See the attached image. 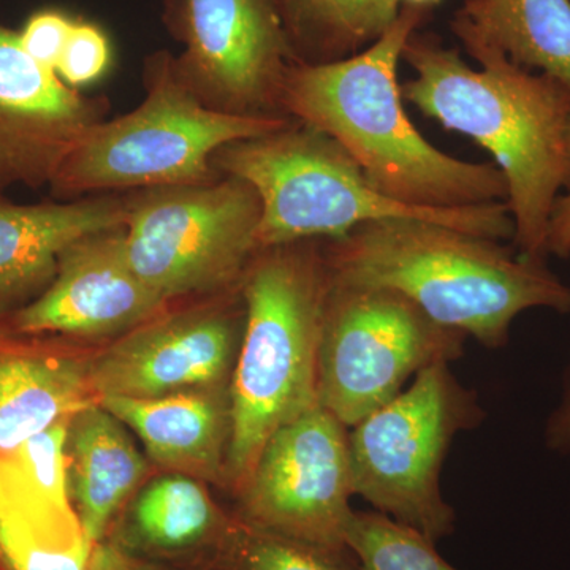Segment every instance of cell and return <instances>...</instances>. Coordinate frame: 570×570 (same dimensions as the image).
Masks as SVG:
<instances>
[{
  "mask_svg": "<svg viewBox=\"0 0 570 570\" xmlns=\"http://www.w3.org/2000/svg\"><path fill=\"white\" fill-rule=\"evenodd\" d=\"M111 62L108 37L99 26L75 20L56 73L66 85L85 86L99 80Z\"/></svg>",
  "mask_w": 570,
  "mask_h": 570,
  "instance_id": "26",
  "label": "cell"
},
{
  "mask_svg": "<svg viewBox=\"0 0 570 570\" xmlns=\"http://www.w3.org/2000/svg\"><path fill=\"white\" fill-rule=\"evenodd\" d=\"M450 28L461 43L494 48L570 91V0H463Z\"/></svg>",
  "mask_w": 570,
  "mask_h": 570,
  "instance_id": "21",
  "label": "cell"
},
{
  "mask_svg": "<svg viewBox=\"0 0 570 570\" xmlns=\"http://www.w3.org/2000/svg\"><path fill=\"white\" fill-rule=\"evenodd\" d=\"M463 47L480 63L479 70L434 33H412L401 59L415 77L401 86L404 100L491 154L508 183L505 204L519 254L547 264L551 213L561 190L570 186V91L494 48Z\"/></svg>",
  "mask_w": 570,
  "mask_h": 570,
  "instance_id": "1",
  "label": "cell"
},
{
  "mask_svg": "<svg viewBox=\"0 0 570 570\" xmlns=\"http://www.w3.org/2000/svg\"><path fill=\"white\" fill-rule=\"evenodd\" d=\"M67 489L92 546L107 538L116 519L148 472L126 425L102 404L70 419L66 441Z\"/></svg>",
  "mask_w": 570,
  "mask_h": 570,
  "instance_id": "19",
  "label": "cell"
},
{
  "mask_svg": "<svg viewBox=\"0 0 570 570\" xmlns=\"http://www.w3.org/2000/svg\"><path fill=\"white\" fill-rule=\"evenodd\" d=\"M433 10L404 3L376 43L347 59L292 63L281 110L340 142L374 187L425 209L505 202L508 183L493 163L449 156L419 132L404 110L397 66L404 45Z\"/></svg>",
  "mask_w": 570,
  "mask_h": 570,
  "instance_id": "2",
  "label": "cell"
},
{
  "mask_svg": "<svg viewBox=\"0 0 570 570\" xmlns=\"http://www.w3.org/2000/svg\"><path fill=\"white\" fill-rule=\"evenodd\" d=\"M543 442L550 452L570 456V365L562 382L560 400L547 417Z\"/></svg>",
  "mask_w": 570,
  "mask_h": 570,
  "instance_id": "28",
  "label": "cell"
},
{
  "mask_svg": "<svg viewBox=\"0 0 570 570\" xmlns=\"http://www.w3.org/2000/svg\"><path fill=\"white\" fill-rule=\"evenodd\" d=\"M324 250L333 281L393 288L487 348L508 346L527 311L570 313V287L547 264L448 225L373 220L324 239Z\"/></svg>",
  "mask_w": 570,
  "mask_h": 570,
  "instance_id": "3",
  "label": "cell"
},
{
  "mask_svg": "<svg viewBox=\"0 0 570 570\" xmlns=\"http://www.w3.org/2000/svg\"><path fill=\"white\" fill-rule=\"evenodd\" d=\"M296 62L328 63L376 43L403 0H275Z\"/></svg>",
  "mask_w": 570,
  "mask_h": 570,
  "instance_id": "22",
  "label": "cell"
},
{
  "mask_svg": "<svg viewBox=\"0 0 570 570\" xmlns=\"http://www.w3.org/2000/svg\"><path fill=\"white\" fill-rule=\"evenodd\" d=\"M468 336L438 324L407 296L330 277L318 404L352 428L385 406L426 367L460 360Z\"/></svg>",
  "mask_w": 570,
  "mask_h": 570,
  "instance_id": "9",
  "label": "cell"
},
{
  "mask_svg": "<svg viewBox=\"0 0 570 570\" xmlns=\"http://www.w3.org/2000/svg\"><path fill=\"white\" fill-rule=\"evenodd\" d=\"M100 404L135 431L149 460L167 472L202 482L225 480L232 434L230 387L151 400L102 397Z\"/></svg>",
  "mask_w": 570,
  "mask_h": 570,
  "instance_id": "18",
  "label": "cell"
},
{
  "mask_svg": "<svg viewBox=\"0 0 570 570\" xmlns=\"http://www.w3.org/2000/svg\"><path fill=\"white\" fill-rule=\"evenodd\" d=\"M346 546L358 570H459L439 554L436 542L376 510H354Z\"/></svg>",
  "mask_w": 570,
  "mask_h": 570,
  "instance_id": "23",
  "label": "cell"
},
{
  "mask_svg": "<svg viewBox=\"0 0 570 570\" xmlns=\"http://www.w3.org/2000/svg\"><path fill=\"white\" fill-rule=\"evenodd\" d=\"M127 195L14 205L0 195V321L47 291L63 250L97 232L124 227Z\"/></svg>",
  "mask_w": 570,
  "mask_h": 570,
  "instance_id": "17",
  "label": "cell"
},
{
  "mask_svg": "<svg viewBox=\"0 0 570 570\" xmlns=\"http://www.w3.org/2000/svg\"><path fill=\"white\" fill-rule=\"evenodd\" d=\"M485 419L479 393L448 363L426 367L348 428L355 497L433 542L449 538L456 512L442 494V468L455 438Z\"/></svg>",
  "mask_w": 570,
  "mask_h": 570,
  "instance_id": "7",
  "label": "cell"
},
{
  "mask_svg": "<svg viewBox=\"0 0 570 570\" xmlns=\"http://www.w3.org/2000/svg\"><path fill=\"white\" fill-rule=\"evenodd\" d=\"M61 340L0 324V455L99 403L91 358Z\"/></svg>",
  "mask_w": 570,
  "mask_h": 570,
  "instance_id": "16",
  "label": "cell"
},
{
  "mask_svg": "<svg viewBox=\"0 0 570 570\" xmlns=\"http://www.w3.org/2000/svg\"><path fill=\"white\" fill-rule=\"evenodd\" d=\"M442 0H403L404 3H411V6L425 7V9L434 10L441 3Z\"/></svg>",
  "mask_w": 570,
  "mask_h": 570,
  "instance_id": "31",
  "label": "cell"
},
{
  "mask_svg": "<svg viewBox=\"0 0 570 570\" xmlns=\"http://www.w3.org/2000/svg\"><path fill=\"white\" fill-rule=\"evenodd\" d=\"M92 550L71 502L0 456V570H89Z\"/></svg>",
  "mask_w": 570,
  "mask_h": 570,
  "instance_id": "20",
  "label": "cell"
},
{
  "mask_svg": "<svg viewBox=\"0 0 570 570\" xmlns=\"http://www.w3.org/2000/svg\"><path fill=\"white\" fill-rule=\"evenodd\" d=\"M568 146L570 154V124L568 130ZM547 253L554 257H570V186L558 197L551 213L549 238H547Z\"/></svg>",
  "mask_w": 570,
  "mask_h": 570,
  "instance_id": "29",
  "label": "cell"
},
{
  "mask_svg": "<svg viewBox=\"0 0 570 570\" xmlns=\"http://www.w3.org/2000/svg\"><path fill=\"white\" fill-rule=\"evenodd\" d=\"M213 570H358L351 551H332L279 538L235 519Z\"/></svg>",
  "mask_w": 570,
  "mask_h": 570,
  "instance_id": "24",
  "label": "cell"
},
{
  "mask_svg": "<svg viewBox=\"0 0 570 570\" xmlns=\"http://www.w3.org/2000/svg\"><path fill=\"white\" fill-rule=\"evenodd\" d=\"M242 285L216 302L165 309L91 358L99 400H151L230 387L245 332Z\"/></svg>",
  "mask_w": 570,
  "mask_h": 570,
  "instance_id": "12",
  "label": "cell"
},
{
  "mask_svg": "<svg viewBox=\"0 0 570 570\" xmlns=\"http://www.w3.org/2000/svg\"><path fill=\"white\" fill-rule=\"evenodd\" d=\"M73 24L75 20L62 11H37L18 32L22 50L45 69L56 71Z\"/></svg>",
  "mask_w": 570,
  "mask_h": 570,
  "instance_id": "27",
  "label": "cell"
},
{
  "mask_svg": "<svg viewBox=\"0 0 570 570\" xmlns=\"http://www.w3.org/2000/svg\"><path fill=\"white\" fill-rule=\"evenodd\" d=\"M164 20L184 45L176 77L205 107L284 116L281 91L296 59L275 0H167Z\"/></svg>",
  "mask_w": 570,
  "mask_h": 570,
  "instance_id": "11",
  "label": "cell"
},
{
  "mask_svg": "<svg viewBox=\"0 0 570 570\" xmlns=\"http://www.w3.org/2000/svg\"><path fill=\"white\" fill-rule=\"evenodd\" d=\"M330 273L324 239L266 247L242 279L246 321L230 382L225 482L245 485L266 441L318 406V347Z\"/></svg>",
  "mask_w": 570,
  "mask_h": 570,
  "instance_id": "4",
  "label": "cell"
},
{
  "mask_svg": "<svg viewBox=\"0 0 570 570\" xmlns=\"http://www.w3.org/2000/svg\"><path fill=\"white\" fill-rule=\"evenodd\" d=\"M71 419V417H70ZM70 419L47 428L17 449L3 453L7 460L32 480L41 490L58 501L70 502L67 489L66 441Z\"/></svg>",
  "mask_w": 570,
  "mask_h": 570,
  "instance_id": "25",
  "label": "cell"
},
{
  "mask_svg": "<svg viewBox=\"0 0 570 570\" xmlns=\"http://www.w3.org/2000/svg\"><path fill=\"white\" fill-rule=\"evenodd\" d=\"M142 75L146 96L140 107L97 124L78 141L50 184L56 198L216 181L223 176L212 163L217 149L294 121L205 107L176 77L168 51L149 56Z\"/></svg>",
  "mask_w": 570,
  "mask_h": 570,
  "instance_id": "6",
  "label": "cell"
},
{
  "mask_svg": "<svg viewBox=\"0 0 570 570\" xmlns=\"http://www.w3.org/2000/svg\"><path fill=\"white\" fill-rule=\"evenodd\" d=\"M89 570H174L163 568V566L151 564L137 560V558L129 557L122 553L108 542H100L94 546L91 562H89Z\"/></svg>",
  "mask_w": 570,
  "mask_h": 570,
  "instance_id": "30",
  "label": "cell"
},
{
  "mask_svg": "<svg viewBox=\"0 0 570 570\" xmlns=\"http://www.w3.org/2000/svg\"><path fill=\"white\" fill-rule=\"evenodd\" d=\"M107 97H86L22 50L0 24V195L11 186H50L59 168L97 124Z\"/></svg>",
  "mask_w": 570,
  "mask_h": 570,
  "instance_id": "13",
  "label": "cell"
},
{
  "mask_svg": "<svg viewBox=\"0 0 570 570\" xmlns=\"http://www.w3.org/2000/svg\"><path fill=\"white\" fill-rule=\"evenodd\" d=\"M119 227L71 243L47 291L0 324L29 335L108 337L159 316L170 302L135 275Z\"/></svg>",
  "mask_w": 570,
  "mask_h": 570,
  "instance_id": "14",
  "label": "cell"
},
{
  "mask_svg": "<svg viewBox=\"0 0 570 570\" xmlns=\"http://www.w3.org/2000/svg\"><path fill=\"white\" fill-rule=\"evenodd\" d=\"M354 497L348 426L318 404L266 441L236 493L234 517L279 538L348 551Z\"/></svg>",
  "mask_w": 570,
  "mask_h": 570,
  "instance_id": "10",
  "label": "cell"
},
{
  "mask_svg": "<svg viewBox=\"0 0 570 570\" xmlns=\"http://www.w3.org/2000/svg\"><path fill=\"white\" fill-rule=\"evenodd\" d=\"M234 521L217 508L202 480L165 472L135 491L104 540L163 568L213 570Z\"/></svg>",
  "mask_w": 570,
  "mask_h": 570,
  "instance_id": "15",
  "label": "cell"
},
{
  "mask_svg": "<svg viewBox=\"0 0 570 570\" xmlns=\"http://www.w3.org/2000/svg\"><path fill=\"white\" fill-rule=\"evenodd\" d=\"M220 175L254 187L262 204L258 250L302 239H333L382 219H417L487 238L513 239L505 202L425 209L379 193L351 154L328 135L292 121L261 137L228 142L213 156Z\"/></svg>",
  "mask_w": 570,
  "mask_h": 570,
  "instance_id": "5",
  "label": "cell"
},
{
  "mask_svg": "<svg viewBox=\"0 0 570 570\" xmlns=\"http://www.w3.org/2000/svg\"><path fill=\"white\" fill-rule=\"evenodd\" d=\"M261 219L258 194L235 176L134 190L127 194L124 257L167 302L224 294L242 285L258 253Z\"/></svg>",
  "mask_w": 570,
  "mask_h": 570,
  "instance_id": "8",
  "label": "cell"
}]
</instances>
